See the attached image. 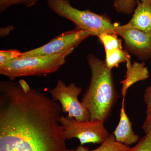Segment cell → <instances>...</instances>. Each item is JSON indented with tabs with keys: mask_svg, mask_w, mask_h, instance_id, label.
Wrapping results in <instances>:
<instances>
[{
	"mask_svg": "<svg viewBox=\"0 0 151 151\" xmlns=\"http://www.w3.org/2000/svg\"><path fill=\"white\" fill-rule=\"evenodd\" d=\"M61 107L23 79L0 81V151H68Z\"/></svg>",
	"mask_w": 151,
	"mask_h": 151,
	"instance_id": "6da1fadb",
	"label": "cell"
},
{
	"mask_svg": "<svg viewBox=\"0 0 151 151\" xmlns=\"http://www.w3.org/2000/svg\"><path fill=\"white\" fill-rule=\"evenodd\" d=\"M86 59L91 76L81 102L89 111L90 120L98 119L105 123L111 115L119 94L112 70L107 67L105 60L91 53Z\"/></svg>",
	"mask_w": 151,
	"mask_h": 151,
	"instance_id": "7a4b0ae2",
	"label": "cell"
},
{
	"mask_svg": "<svg viewBox=\"0 0 151 151\" xmlns=\"http://www.w3.org/2000/svg\"><path fill=\"white\" fill-rule=\"evenodd\" d=\"M74 49L47 56L20 57L0 66V74L10 80L23 76H41L56 72Z\"/></svg>",
	"mask_w": 151,
	"mask_h": 151,
	"instance_id": "3957f363",
	"label": "cell"
},
{
	"mask_svg": "<svg viewBox=\"0 0 151 151\" xmlns=\"http://www.w3.org/2000/svg\"><path fill=\"white\" fill-rule=\"evenodd\" d=\"M47 4L55 13L73 22L76 27L86 31L91 36L98 37L105 33H116V24H113L105 14H98L89 9L80 10L72 6L69 0H47Z\"/></svg>",
	"mask_w": 151,
	"mask_h": 151,
	"instance_id": "277c9868",
	"label": "cell"
},
{
	"mask_svg": "<svg viewBox=\"0 0 151 151\" xmlns=\"http://www.w3.org/2000/svg\"><path fill=\"white\" fill-rule=\"evenodd\" d=\"M59 122L64 127L66 139L76 138L80 141L81 145L88 143L101 145L110 135L104 122L98 119L81 122L61 115Z\"/></svg>",
	"mask_w": 151,
	"mask_h": 151,
	"instance_id": "5b68a950",
	"label": "cell"
},
{
	"mask_svg": "<svg viewBox=\"0 0 151 151\" xmlns=\"http://www.w3.org/2000/svg\"><path fill=\"white\" fill-rule=\"evenodd\" d=\"M82 92L81 87L73 83L68 85L61 79H58L54 88L50 90L49 94L55 102L58 101L63 113H67V116L79 122L90 120L88 109L78 100V96Z\"/></svg>",
	"mask_w": 151,
	"mask_h": 151,
	"instance_id": "8992f818",
	"label": "cell"
},
{
	"mask_svg": "<svg viewBox=\"0 0 151 151\" xmlns=\"http://www.w3.org/2000/svg\"><path fill=\"white\" fill-rule=\"evenodd\" d=\"M90 36L89 32L76 27L60 34L43 46L22 52L20 57L47 56L59 54L74 49Z\"/></svg>",
	"mask_w": 151,
	"mask_h": 151,
	"instance_id": "52a82bcc",
	"label": "cell"
},
{
	"mask_svg": "<svg viewBox=\"0 0 151 151\" xmlns=\"http://www.w3.org/2000/svg\"><path fill=\"white\" fill-rule=\"evenodd\" d=\"M116 33L124 40L126 50L140 60L151 58V34L135 28H121L116 24Z\"/></svg>",
	"mask_w": 151,
	"mask_h": 151,
	"instance_id": "ba28073f",
	"label": "cell"
},
{
	"mask_svg": "<svg viewBox=\"0 0 151 151\" xmlns=\"http://www.w3.org/2000/svg\"><path fill=\"white\" fill-rule=\"evenodd\" d=\"M125 98H123L120 120L113 134L117 142L129 146L137 143L140 139L139 137L136 134L132 128V124L128 117L125 108Z\"/></svg>",
	"mask_w": 151,
	"mask_h": 151,
	"instance_id": "9c48e42d",
	"label": "cell"
},
{
	"mask_svg": "<svg viewBox=\"0 0 151 151\" xmlns=\"http://www.w3.org/2000/svg\"><path fill=\"white\" fill-rule=\"evenodd\" d=\"M137 8L129 22L119 25L121 28H135L151 34V4L137 1Z\"/></svg>",
	"mask_w": 151,
	"mask_h": 151,
	"instance_id": "30bf717a",
	"label": "cell"
},
{
	"mask_svg": "<svg viewBox=\"0 0 151 151\" xmlns=\"http://www.w3.org/2000/svg\"><path fill=\"white\" fill-rule=\"evenodd\" d=\"M127 70L125 79L120 82L122 85L121 94L123 98H126L128 89L139 81H144L149 78V72L144 61H134L131 60L127 62Z\"/></svg>",
	"mask_w": 151,
	"mask_h": 151,
	"instance_id": "8fae6325",
	"label": "cell"
},
{
	"mask_svg": "<svg viewBox=\"0 0 151 151\" xmlns=\"http://www.w3.org/2000/svg\"><path fill=\"white\" fill-rule=\"evenodd\" d=\"M105 52V64L108 69L111 70L119 67L120 63H127L131 60L129 52L123 48L116 49Z\"/></svg>",
	"mask_w": 151,
	"mask_h": 151,
	"instance_id": "7c38bea8",
	"label": "cell"
},
{
	"mask_svg": "<svg viewBox=\"0 0 151 151\" xmlns=\"http://www.w3.org/2000/svg\"><path fill=\"white\" fill-rule=\"evenodd\" d=\"M130 148L129 146L117 142L114 135L111 134L106 141L94 150H89L86 147L81 145L75 150H68V151H129Z\"/></svg>",
	"mask_w": 151,
	"mask_h": 151,
	"instance_id": "4fadbf2b",
	"label": "cell"
},
{
	"mask_svg": "<svg viewBox=\"0 0 151 151\" xmlns=\"http://www.w3.org/2000/svg\"><path fill=\"white\" fill-rule=\"evenodd\" d=\"M115 33H105L98 36L103 44L105 52L111 51L118 48H123L122 40Z\"/></svg>",
	"mask_w": 151,
	"mask_h": 151,
	"instance_id": "5bb4252c",
	"label": "cell"
},
{
	"mask_svg": "<svg viewBox=\"0 0 151 151\" xmlns=\"http://www.w3.org/2000/svg\"><path fill=\"white\" fill-rule=\"evenodd\" d=\"M142 2L148 3L151 4V0H141ZM137 4L136 0H114L113 6L118 12L131 14L134 11Z\"/></svg>",
	"mask_w": 151,
	"mask_h": 151,
	"instance_id": "9a60e30c",
	"label": "cell"
},
{
	"mask_svg": "<svg viewBox=\"0 0 151 151\" xmlns=\"http://www.w3.org/2000/svg\"><path fill=\"white\" fill-rule=\"evenodd\" d=\"M38 0H0V11L1 12L6 10L14 5H24L27 7L33 6Z\"/></svg>",
	"mask_w": 151,
	"mask_h": 151,
	"instance_id": "2e32d148",
	"label": "cell"
},
{
	"mask_svg": "<svg viewBox=\"0 0 151 151\" xmlns=\"http://www.w3.org/2000/svg\"><path fill=\"white\" fill-rule=\"evenodd\" d=\"M22 52L18 50L11 49L0 50V66L21 56Z\"/></svg>",
	"mask_w": 151,
	"mask_h": 151,
	"instance_id": "e0dca14e",
	"label": "cell"
},
{
	"mask_svg": "<svg viewBox=\"0 0 151 151\" xmlns=\"http://www.w3.org/2000/svg\"><path fill=\"white\" fill-rule=\"evenodd\" d=\"M129 151H151V136L146 134Z\"/></svg>",
	"mask_w": 151,
	"mask_h": 151,
	"instance_id": "ac0fdd59",
	"label": "cell"
},
{
	"mask_svg": "<svg viewBox=\"0 0 151 151\" xmlns=\"http://www.w3.org/2000/svg\"><path fill=\"white\" fill-rule=\"evenodd\" d=\"M144 99L146 105V117L151 114V85L146 89L144 94Z\"/></svg>",
	"mask_w": 151,
	"mask_h": 151,
	"instance_id": "d6986e66",
	"label": "cell"
},
{
	"mask_svg": "<svg viewBox=\"0 0 151 151\" xmlns=\"http://www.w3.org/2000/svg\"><path fill=\"white\" fill-rule=\"evenodd\" d=\"M142 129L146 134L151 136V114L146 117V120L142 125Z\"/></svg>",
	"mask_w": 151,
	"mask_h": 151,
	"instance_id": "ffe728a7",
	"label": "cell"
},
{
	"mask_svg": "<svg viewBox=\"0 0 151 151\" xmlns=\"http://www.w3.org/2000/svg\"><path fill=\"white\" fill-rule=\"evenodd\" d=\"M14 28L13 26H8L7 27L2 28L1 29V37H4L8 35L10 32Z\"/></svg>",
	"mask_w": 151,
	"mask_h": 151,
	"instance_id": "44dd1931",
	"label": "cell"
},
{
	"mask_svg": "<svg viewBox=\"0 0 151 151\" xmlns=\"http://www.w3.org/2000/svg\"><path fill=\"white\" fill-rule=\"evenodd\" d=\"M150 62H151V58L150 59Z\"/></svg>",
	"mask_w": 151,
	"mask_h": 151,
	"instance_id": "7402d4cb",
	"label": "cell"
}]
</instances>
